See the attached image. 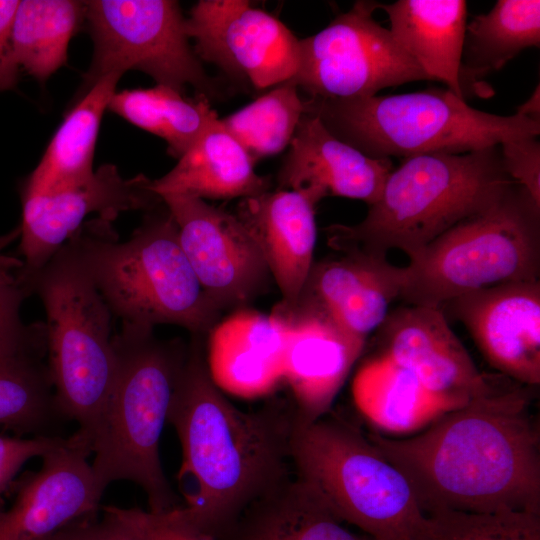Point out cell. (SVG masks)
<instances>
[{
	"label": "cell",
	"mask_w": 540,
	"mask_h": 540,
	"mask_svg": "<svg viewBox=\"0 0 540 540\" xmlns=\"http://www.w3.org/2000/svg\"><path fill=\"white\" fill-rule=\"evenodd\" d=\"M531 388L495 383L417 434L368 437L405 475L424 515L540 513V432Z\"/></svg>",
	"instance_id": "6da1fadb"
},
{
	"label": "cell",
	"mask_w": 540,
	"mask_h": 540,
	"mask_svg": "<svg viewBox=\"0 0 540 540\" xmlns=\"http://www.w3.org/2000/svg\"><path fill=\"white\" fill-rule=\"evenodd\" d=\"M194 336L178 376L167 422L182 448L180 510L216 539L256 499L292 473L295 408L238 409L221 393Z\"/></svg>",
	"instance_id": "7a4b0ae2"
},
{
	"label": "cell",
	"mask_w": 540,
	"mask_h": 540,
	"mask_svg": "<svg viewBox=\"0 0 540 540\" xmlns=\"http://www.w3.org/2000/svg\"><path fill=\"white\" fill-rule=\"evenodd\" d=\"M515 183L505 171L499 145L404 158L362 221L325 229L328 244L340 253L381 258L399 250L411 262L436 238L491 206Z\"/></svg>",
	"instance_id": "3957f363"
},
{
	"label": "cell",
	"mask_w": 540,
	"mask_h": 540,
	"mask_svg": "<svg viewBox=\"0 0 540 540\" xmlns=\"http://www.w3.org/2000/svg\"><path fill=\"white\" fill-rule=\"evenodd\" d=\"M67 243L122 324L178 325L193 336L216 325L221 312L193 272L167 208L149 215L125 242H118L110 221L97 217Z\"/></svg>",
	"instance_id": "277c9868"
},
{
	"label": "cell",
	"mask_w": 540,
	"mask_h": 540,
	"mask_svg": "<svg viewBox=\"0 0 540 540\" xmlns=\"http://www.w3.org/2000/svg\"><path fill=\"white\" fill-rule=\"evenodd\" d=\"M116 369L112 391L92 445L91 464L104 491L128 480L146 493L149 511L178 504L161 465L159 444L187 348L154 337L153 328L122 324L113 335Z\"/></svg>",
	"instance_id": "5b68a950"
},
{
	"label": "cell",
	"mask_w": 540,
	"mask_h": 540,
	"mask_svg": "<svg viewBox=\"0 0 540 540\" xmlns=\"http://www.w3.org/2000/svg\"><path fill=\"white\" fill-rule=\"evenodd\" d=\"M303 102L335 137L377 159L466 153L540 134V122L475 109L448 89Z\"/></svg>",
	"instance_id": "8992f818"
},
{
	"label": "cell",
	"mask_w": 540,
	"mask_h": 540,
	"mask_svg": "<svg viewBox=\"0 0 540 540\" xmlns=\"http://www.w3.org/2000/svg\"><path fill=\"white\" fill-rule=\"evenodd\" d=\"M26 281L46 312L47 366L57 409L78 423L77 432L92 448L115 377L112 313L68 243Z\"/></svg>",
	"instance_id": "52a82bcc"
},
{
	"label": "cell",
	"mask_w": 540,
	"mask_h": 540,
	"mask_svg": "<svg viewBox=\"0 0 540 540\" xmlns=\"http://www.w3.org/2000/svg\"><path fill=\"white\" fill-rule=\"evenodd\" d=\"M405 270L399 299L434 308L476 290L539 280L540 204L515 183L436 238Z\"/></svg>",
	"instance_id": "ba28073f"
},
{
	"label": "cell",
	"mask_w": 540,
	"mask_h": 540,
	"mask_svg": "<svg viewBox=\"0 0 540 540\" xmlns=\"http://www.w3.org/2000/svg\"><path fill=\"white\" fill-rule=\"evenodd\" d=\"M291 462L347 524L373 540H412L424 513L405 475L361 430L323 416L294 423Z\"/></svg>",
	"instance_id": "9c48e42d"
},
{
	"label": "cell",
	"mask_w": 540,
	"mask_h": 540,
	"mask_svg": "<svg viewBox=\"0 0 540 540\" xmlns=\"http://www.w3.org/2000/svg\"><path fill=\"white\" fill-rule=\"evenodd\" d=\"M84 4L93 56L72 103L104 76L128 70L141 71L181 93L191 85L208 99L217 95V82L207 75L189 43L177 1L92 0Z\"/></svg>",
	"instance_id": "30bf717a"
},
{
	"label": "cell",
	"mask_w": 540,
	"mask_h": 540,
	"mask_svg": "<svg viewBox=\"0 0 540 540\" xmlns=\"http://www.w3.org/2000/svg\"><path fill=\"white\" fill-rule=\"evenodd\" d=\"M380 3L356 1L318 33L300 39V65L290 80L309 98L351 99L430 80L374 18Z\"/></svg>",
	"instance_id": "8fae6325"
},
{
	"label": "cell",
	"mask_w": 540,
	"mask_h": 540,
	"mask_svg": "<svg viewBox=\"0 0 540 540\" xmlns=\"http://www.w3.org/2000/svg\"><path fill=\"white\" fill-rule=\"evenodd\" d=\"M185 32L200 61L255 89L277 86L298 72L300 39L249 1L200 0L185 18Z\"/></svg>",
	"instance_id": "7c38bea8"
},
{
	"label": "cell",
	"mask_w": 540,
	"mask_h": 540,
	"mask_svg": "<svg viewBox=\"0 0 540 540\" xmlns=\"http://www.w3.org/2000/svg\"><path fill=\"white\" fill-rule=\"evenodd\" d=\"M171 214L180 246L206 295L221 312L242 309L272 278L250 232L237 218L184 195L160 196Z\"/></svg>",
	"instance_id": "4fadbf2b"
},
{
	"label": "cell",
	"mask_w": 540,
	"mask_h": 540,
	"mask_svg": "<svg viewBox=\"0 0 540 540\" xmlns=\"http://www.w3.org/2000/svg\"><path fill=\"white\" fill-rule=\"evenodd\" d=\"M151 182L143 174L125 179L115 165L104 164L84 182L45 193L22 192L24 279L44 267L89 215L112 222L122 212L152 210L163 203Z\"/></svg>",
	"instance_id": "5bb4252c"
},
{
	"label": "cell",
	"mask_w": 540,
	"mask_h": 540,
	"mask_svg": "<svg viewBox=\"0 0 540 540\" xmlns=\"http://www.w3.org/2000/svg\"><path fill=\"white\" fill-rule=\"evenodd\" d=\"M380 337L381 355L410 372L448 411L495 385L479 371L441 308L399 307L388 313Z\"/></svg>",
	"instance_id": "9a60e30c"
},
{
	"label": "cell",
	"mask_w": 540,
	"mask_h": 540,
	"mask_svg": "<svg viewBox=\"0 0 540 540\" xmlns=\"http://www.w3.org/2000/svg\"><path fill=\"white\" fill-rule=\"evenodd\" d=\"M91 453L90 443L76 431L41 457V468L15 483L9 509L0 498V540H46L76 520L97 515L104 491L87 461Z\"/></svg>",
	"instance_id": "2e32d148"
},
{
	"label": "cell",
	"mask_w": 540,
	"mask_h": 540,
	"mask_svg": "<svg viewBox=\"0 0 540 540\" xmlns=\"http://www.w3.org/2000/svg\"><path fill=\"white\" fill-rule=\"evenodd\" d=\"M405 276V267L387 258L343 252L314 262L295 303L276 305L272 314H319L366 341L385 321L393 300L399 299Z\"/></svg>",
	"instance_id": "e0dca14e"
},
{
	"label": "cell",
	"mask_w": 540,
	"mask_h": 540,
	"mask_svg": "<svg viewBox=\"0 0 540 540\" xmlns=\"http://www.w3.org/2000/svg\"><path fill=\"white\" fill-rule=\"evenodd\" d=\"M486 361L519 384L540 383V281L503 283L447 304Z\"/></svg>",
	"instance_id": "ac0fdd59"
},
{
	"label": "cell",
	"mask_w": 540,
	"mask_h": 540,
	"mask_svg": "<svg viewBox=\"0 0 540 540\" xmlns=\"http://www.w3.org/2000/svg\"><path fill=\"white\" fill-rule=\"evenodd\" d=\"M278 172L279 189L375 203L393 170L392 159L369 157L335 137L314 114L304 112Z\"/></svg>",
	"instance_id": "d6986e66"
},
{
	"label": "cell",
	"mask_w": 540,
	"mask_h": 540,
	"mask_svg": "<svg viewBox=\"0 0 540 540\" xmlns=\"http://www.w3.org/2000/svg\"><path fill=\"white\" fill-rule=\"evenodd\" d=\"M271 315L285 327L284 380L295 422L311 423L328 413L366 341L319 314Z\"/></svg>",
	"instance_id": "ffe728a7"
},
{
	"label": "cell",
	"mask_w": 540,
	"mask_h": 540,
	"mask_svg": "<svg viewBox=\"0 0 540 540\" xmlns=\"http://www.w3.org/2000/svg\"><path fill=\"white\" fill-rule=\"evenodd\" d=\"M316 204L302 191L277 189L241 199L234 213L256 241L281 307L295 303L314 263Z\"/></svg>",
	"instance_id": "44dd1931"
},
{
	"label": "cell",
	"mask_w": 540,
	"mask_h": 540,
	"mask_svg": "<svg viewBox=\"0 0 540 540\" xmlns=\"http://www.w3.org/2000/svg\"><path fill=\"white\" fill-rule=\"evenodd\" d=\"M209 333L206 362L220 390L254 399L284 380L285 327L273 315L238 309Z\"/></svg>",
	"instance_id": "7402d4cb"
},
{
	"label": "cell",
	"mask_w": 540,
	"mask_h": 540,
	"mask_svg": "<svg viewBox=\"0 0 540 540\" xmlns=\"http://www.w3.org/2000/svg\"><path fill=\"white\" fill-rule=\"evenodd\" d=\"M345 523L293 472L252 502L217 540H373Z\"/></svg>",
	"instance_id": "603a6c76"
},
{
	"label": "cell",
	"mask_w": 540,
	"mask_h": 540,
	"mask_svg": "<svg viewBox=\"0 0 540 540\" xmlns=\"http://www.w3.org/2000/svg\"><path fill=\"white\" fill-rule=\"evenodd\" d=\"M388 16L390 32L430 80L464 98L461 62L467 25L463 0H398L380 3Z\"/></svg>",
	"instance_id": "cb8c5ba5"
},
{
	"label": "cell",
	"mask_w": 540,
	"mask_h": 540,
	"mask_svg": "<svg viewBox=\"0 0 540 540\" xmlns=\"http://www.w3.org/2000/svg\"><path fill=\"white\" fill-rule=\"evenodd\" d=\"M254 164L218 118L178 159L167 174L152 180V190L200 199H233L269 190V179L255 172Z\"/></svg>",
	"instance_id": "d4e9b609"
},
{
	"label": "cell",
	"mask_w": 540,
	"mask_h": 540,
	"mask_svg": "<svg viewBox=\"0 0 540 540\" xmlns=\"http://www.w3.org/2000/svg\"><path fill=\"white\" fill-rule=\"evenodd\" d=\"M122 74L100 79L64 117L22 192L45 193L88 180L93 174L95 145L104 112Z\"/></svg>",
	"instance_id": "484cf974"
},
{
	"label": "cell",
	"mask_w": 540,
	"mask_h": 540,
	"mask_svg": "<svg viewBox=\"0 0 540 540\" xmlns=\"http://www.w3.org/2000/svg\"><path fill=\"white\" fill-rule=\"evenodd\" d=\"M352 395L363 417L383 432L421 431L449 412L410 372L382 355L359 369Z\"/></svg>",
	"instance_id": "4316f807"
},
{
	"label": "cell",
	"mask_w": 540,
	"mask_h": 540,
	"mask_svg": "<svg viewBox=\"0 0 540 540\" xmlns=\"http://www.w3.org/2000/svg\"><path fill=\"white\" fill-rule=\"evenodd\" d=\"M540 46V1L498 0L466 25L461 86L503 68L526 48ZM464 93V92H463Z\"/></svg>",
	"instance_id": "83f0119b"
},
{
	"label": "cell",
	"mask_w": 540,
	"mask_h": 540,
	"mask_svg": "<svg viewBox=\"0 0 540 540\" xmlns=\"http://www.w3.org/2000/svg\"><path fill=\"white\" fill-rule=\"evenodd\" d=\"M108 109L159 136L170 156L179 159L219 117L202 94L189 98L168 86L115 92Z\"/></svg>",
	"instance_id": "f1b7e54d"
},
{
	"label": "cell",
	"mask_w": 540,
	"mask_h": 540,
	"mask_svg": "<svg viewBox=\"0 0 540 540\" xmlns=\"http://www.w3.org/2000/svg\"><path fill=\"white\" fill-rule=\"evenodd\" d=\"M84 17V1H19L12 25L19 68L40 82L46 81L65 65L70 40Z\"/></svg>",
	"instance_id": "f546056e"
},
{
	"label": "cell",
	"mask_w": 540,
	"mask_h": 540,
	"mask_svg": "<svg viewBox=\"0 0 540 540\" xmlns=\"http://www.w3.org/2000/svg\"><path fill=\"white\" fill-rule=\"evenodd\" d=\"M63 419L42 356L0 357V426L18 435H55Z\"/></svg>",
	"instance_id": "4dcf8cb0"
},
{
	"label": "cell",
	"mask_w": 540,
	"mask_h": 540,
	"mask_svg": "<svg viewBox=\"0 0 540 540\" xmlns=\"http://www.w3.org/2000/svg\"><path fill=\"white\" fill-rule=\"evenodd\" d=\"M303 114V99L298 87L289 80L220 118V122L255 165L290 145Z\"/></svg>",
	"instance_id": "1f68e13d"
},
{
	"label": "cell",
	"mask_w": 540,
	"mask_h": 540,
	"mask_svg": "<svg viewBox=\"0 0 540 540\" xmlns=\"http://www.w3.org/2000/svg\"><path fill=\"white\" fill-rule=\"evenodd\" d=\"M412 540H540V513L437 511L424 515Z\"/></svg>",
	"instance_id": "d6a6232c"
},
{
	"label": "cell",
	"mask_w": 540,
	"mask_h": 540,
	"mask_svg": "<svg viewBox=\"0 0 540 540\" xmlns=\"http://www.w3.org/2000/svg\"><path fill=\"white\" fill-rule=\"evenodd\" d=\"M19 229L0 237V357L42 356L46 351L43 323L26 325L20 317L23 300L31 293L23 277V260L5 253Z\"/></svg>",
	"instance_id": "836d02e7"
},
{
	"label": "cell",
	"mask_w": 540,
	"mask_h": 540,
	"mask_svg": "<svg viewBox=\"0 0 540 540\" xmlns=\"http://www.w3.org/2000/svg\"><path fill=\"white\" fill-rule=\"evenodd\" d=\"M102 510L121 521L136 540H217L189 522L180 506L163 512L113 505L103 506Z\"/></svg>",
	"instance_id": "e575fe53"
},
{
	"label": "cell",
	"mask_w": 540,
	"mask_h": 540,
	"mask_svg": "<svg viewBox=\"0 0 540 540\" xmlns=\"http://www.w3.org/2000/svg\"><path fill=\"white\" fill-rule=\"evenodd\" d=\"M505 171L540 204V142L537 137H524L501 143Z\"/></svg>",
	"instance_id": "d590c367"
},
{
	"label": "cell",
	"mask_w": 540,
	"mask_h": 540,
	"mask_svg": "<svg viewBox=\"0 0 540 540\" xmlns=\"http://www.w3.org/2000/svg\"><path fill=\"white\" fill-rule=\"evenodd\" d=\"M67 439L58 435H38L29 439L0 435V498L13 487V478L27 460L43 457L64 445Z\"/></svg>",
	"instance_id": "8d00e7d4"
},
{
	"label": "cell",
	"mask_w": 540,
	"mask_h": 540,
	"mask_svg": "<svg viewBox=\"0 0 540 540\" xmlns=\"http://www.w3.org/2000/svg\"><path fill=\"white\" fill-rule=\"evenodd\" d=\"M46 540H136L131 531L116 517L103 510L97 515L76 520Z\"/></svg>",
	"instance_id": "74e56055"
},
{
	"label": "cell",
	"mask_w": 540,
	"mask_h": 540,
	"mask_svg": "<svg viewBox=\"0 0 540 540\" xmlns=\"http://www.w3.org/2000/svg\"><path fill=\"white\" fill-rule=\"evenodd\" d=\"M18 0H0V92L15 88L19 66L12 44V25Z\"/></svg>",
	"instance_id": "f35d334b"
},
{
	"label": "cell",
	"mask_w": 540,
	"mask_h": 540,
	"mask_svg": "<svg viewBox=\"0 0 540 540\" xmlns=\"http://www.w3.org/2000/svg\"><path fill=\"white\" fill-rule=\"evenodd\" d=\"M516 114L525 116L540 122V92L539 85L533 94L522 105L517 108Z\"/></svg>",
	"instance_id": "ab89813d"
}]
</instances>
